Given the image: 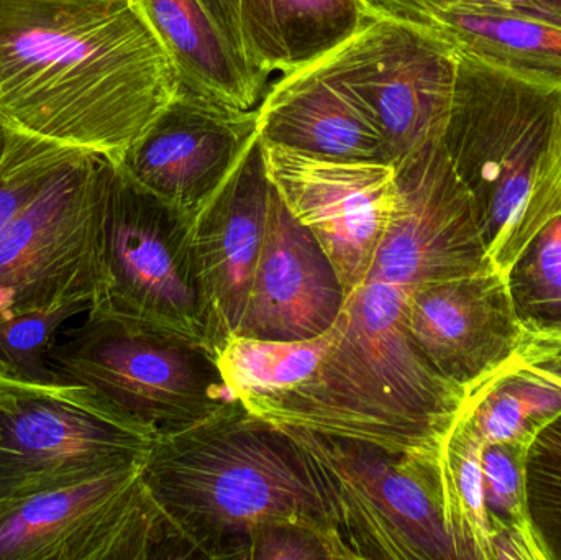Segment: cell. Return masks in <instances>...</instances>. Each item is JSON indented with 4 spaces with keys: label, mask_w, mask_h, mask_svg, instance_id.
Masks as SVG:
<instances>
[{
    "label": "cell",
    "mask_w": 561,
    "mask_h": 560,
    "mask_svg": "<svg viewBox=\"0 0 561 560\" xmlns=\"http://www.w3.org/2000/svg\"><path fill=\"white\" fill-rule=\"evenodd\" d=\"M256 111L259 138L268 147L391 163L385 138L362 104L317 66L283 75Z\"/></svg>",
    "instance_id": "18"
},
{
    "label": "cell",
    "mask_w": 561,
    "mask_h": 560,
    "mask_svg": "<svg viewBox=\"0 0 561 560\" xmlns=\"http://www.w3.org/2000/svg\"><path fill=\"white\" fill-rule=\"evenodd\" d=\"M81 153L20 132L0 118V232Z\"/></svg>",
    "instance_id": "26"
},
{
    "label": "cell",
    "mask_w": 561,
    "mask_h": 560,
    "mask_svg": "<svg viewBox=\"0 0 561 560\" xmlns=\"http://www.w3.org/2000/svg\"><path fill=\"white\" fill-rule=\"evenodd\" d=\"M259 138V111H240L181 89L118 167L194 219Z\"/></svg>",
    "instance_id": "14"
},
{
    "label": "cell",
    "mask_w": 561,
    "mask_h": 560,
    "mask_svg": "<svg viewBox=\"0 0 561 560\" xmlns=\"http://www.w3.org/2000/svg\"><path fill=\"white\" fill-rule=\"evenodd\" d=\"M345 301L319 240L289 213L272 183L262 252L233 335L280 342L319 338L335 325Z\"/></svg>",
    "instance_id": "16"
},
{
    "label": "cell",
    "mask_w": 561,
    "mask_h": 560,
    "mask_svg": "<svg viewBox=\"0 0 561 560\" xmlns=\"http://www.w3.org/2000/svg\"><path fill=\"white\" fill-rule=\"evenodd\" d=\"M394 167L398 203L365 282L414 292L491 270L473 199L440 144Z\"/></svg>",
    "instance_id": "12"
},
{
    "label": "cell",
    "mask_w": 561,
    "mask_h": 560,
    "mask_svg": "<svg viewBox=\"0 0 561 560\" xmlns=\"http://www.w3.org/2000/svg\"><path fill=\"white\" fill-rule=\"evenodd\" d=\"M145 460L0 503V560L191 559L145 485Z\"/></svg>",
    "instance_id": "9"
},
{
    "label": "cell",
    "mask_w": 561,
    "mask_h": 560,
    "mask_svg": "<svg viewBox=\"0 0 561 560\" xmlns=\"http://www.w3.org/2000/svg\"><path fill=\"white\" fill-rule=\"evenodd\" d=\"M408 328L428 364L467 398L524 354L533 339L507 276L494 270L411 292Z\"/></svg>",
    "instance_id": "15"
},
{
    "label": "cell",
    "mask_w": 561,
    "mask_h": 560,
    "mask_svg": "<svg viewBox=\"0 0 561 560\" xmlns=\"http://www.w3.org/2000/svg\"><path fill=\"white\" fill-rule=\"evenodd\" d=\"M342 559L335 542L309 526L273 523L256 529L250 539L249 560Z\"/></svg>",
    "instance_id": "30"
},
{
    "label": "cell",
    "mask_w": 561,
    "mask_h": 560,
    "mask_svg": "<svg viewBox=\"0 0 561 560\" xmlns=\"http://www.w3.org/2000/svg\"><path fill=\"white\" fill-rule=\"evenodd\" d=\"M144 0H0V118L115 164L180 94Z\"/></svg>",
    "instance_id": "1"
},
{
    "label": "cell",
    "mask_w": 561,
    "mask_h": 560,
    "mask_svg": "<svg viewBox=\"0 0 561 560\" xmlns=\"http://www.w3.org/2000/svg\"><path fill=\"white\" fill-rule=\"evenodd\" d=\"M484 444H526L561 416V370L526 352L484 381L460 411Z\"/></svg>",
    "instance_id": "22"
},
{
    "label": "cell",
    "mask_w": 561,
    "mask_h": 560,
    "mask_svg": "<svg viewBox=\"0 0 561 560\" xmlns=\"http://www.w3.org/2000/svg\"><path fill=\"white\" fill-rule=\"evenodd\" d=\"M411 292L365 282L346 296L339 339L312 377L243 407L276 426L375 444L438 459L467 395L442 377L412 341Z\"/></svg>",
    "instance_id": "2"
},
{
    "label": "cell",
    "mask_w": 561,
    "mask_h": 560,
    "mask_svg": "<svg viewBox=\"0 0 561 560\" xmlns=\"http://www.w3.org/2000/svg\"><path fill=\"white\" fill-rule=\"evenodd\" d=\"M157 437L85 385L0 372V503L140 462Z\"/></svg>",
    "instance_id": "8"
},
{
    "label": "cell",
    "mask_w": 561,
    "mask_h": 560,
    "mask_svg": "<svg viewBox=\"0 0 561 560\" xmlns=\"http://www.w3.org/2000/svg\"><path fill=\"white\" fill-rule=\"evenodd\" d=\"M114 161L79 155L0 232V316L81 302L102 288V204Z\"/></svg>",
    "instance_id": "10"
},
{
    "label": "cell",
    "mask_w": 561,
    "mask_h": 560,
    "mask_svg": "<svg viewBox=\"0 0 561 560\" xmlns=\"http://www.w3.org/2000/svg\"><path fill=\"white\" fill-rule=\"evenodd\" d=\"M481 450L480 437L458 414L438 454L445 522L458 560H493Z\"/></svg>",
    "instance_id": "23"
},
{
    "label": "cell",
    "mask_w": 561,
    "mask_h": 560,
    "mask_svg": "<svg viewBox=\"0 0 561 560\" xmlns=\"http://www.w3.org/2000/svg\"><path fill=\"white\" fill-rule=\"evenodd\" d=\"M440 147L473 199L491 270L501 273L520 220L559 157L561 85L458 53Z\"/></svg>",
    "instance_id": "4"
},
{
    "label": "cell",
    "mask_w": 561,
    "mask_h": 560,
    "mask_svg": "<svg viewBox=\"0 0 561 560\" xmlns=\"http://www.w3.org/2000/svg\"><path fill=\"white\" fill-rule=\"evenodd\" d=\"M529 449L526 444H484L481 470L490 525L513 526L537 539L527 503L526 460Z\"/></svg>",
    "instance_id": "29"
},
{
    "label": "cell",
    "mask_w": 561,
    "mask_h": 560,
    "mask_svg": "<svg viewBox=\"0 0 561 560\" xmlns=\"http://www.w3.org/2000/svg\"><path fill=\"white\" fill-rule=\"evenodd\" d=\"M144 479L191 559L249 560L256 529L296 523L329 536L345 560L302 447L240 400L186 430L160 434Z\"/></svg>",
    "instance_id": "3"
},
{
    "label": "cell",
    "mask_w": 561,
    "mask_h": 560,
    "mask_svg": "<svg viewBox=\"0 0 561 560\" xmlns=\"http://www.w3.org/2000/svg\"><path fill=\"white\" fill-rule=\"evenodd\" d=\"M493 2L561 25V0H493Z\"/></svg>",
    "instance_id": "33"
},
{
    "label": "cell",
    "mask_w": 561,
    "mask_h": 560,
    "mask_svg": "<svg viewBox=\"0 0 561 560\" xmlns=\"http://www.w3.org/2000/svg\"><path fill=\"white\" fill-rule=\"evenodd\" d=\"M507 283L530 338H561V214L527 242Z\"/></svg>",
    "instance_id": "25"
},
{
    "label": "cell",
    "mask_w": 561,
    "mask_h": 560,
    "mask_svg": "<svg viewBox=\"0 0 561 560\" xmlns=\"http://www.w3.org/2000/svg\"><path fill=\"white\" fill-rule=\"evenodd\" d=\"M375 19L398 20L422 28H434L435 15L451 3L503 7L493 0H358ZM507 9V7H504Z\"/></svg>",
    "instance_id": "31"
},
{
    "label": "cell",
    "mask_w": 561,
    "mask_h": 560,
    "mask_svg": "<svg viewBox=\"0 0 561 560\" xmlns=\"http://www.w3.org/2000/svg\"><path fill=\"white\" fill-rule=\"evenodd\" d=\"M144 3L176 65L181 89L240 111L262 102L266 78L237 53L199 0Z\"/></svg>",
    "instance_id": "20"
},
{
    "label": "cell",
    "mask_w": 561,
    "mask_h": 560,
    "mask_svg": "<svg viewBox=\"0 0 561 560\" xmlns=\"http://www.w3.org/2000/svg\"><path fill=\"white\" fill-rule=\"evenodd\" d=\"M89 309L69 302L0 316V372L28 380H58L49 368V348L61 329Z\"/></svg>",
    "instance_id": "27"
},
{
    "label": "cell",
    "mask_w": 561,
    "mask_h": 560,
    "mask_svg": "<svg viewBox=\"0 0 561 560\" xmlns=\"http://www.w3.org/2000/svg\"><path fill=\"white\" fill-rule=\"evenodd\" d=\"M199 2L206 7L207 12L222 30L224 35L229 38L237 53L247 61L242 25H240V0H199Z\"/></svg>",
    "instance_id": "32"
},
{
    "label": "cell",
    "mask_w": 561,
    "mask_h": 560,
    "mask_svg": "<svg viewBox=\"0 0 561 560\" xmlns=\"http://www.w3.org/2000/svg\"><path fill=\"white\" fill-rule=\"evenodd\" d=\"M191 229V217L112 163L102 204V288L92 311L214 352Z\"/></svg>",
    "instance_id": "6"
},
{
    "label": "cell",
    "mask_w": 561,
    "mask_h": 560,
    "mask_svg": "<svg viewBox=\"0 0 561 560\" xmlns=\"http://www.w3.org/2000/svg\"><path fill=\"white\" fill-rule=\"evenodd\" d=\"M280 427L306 454L346 560H458L438 459Z\"/></svg>",
    "instance_id": "5"
},
{
    "label": "cell",
    "mask_w": 561,
    "mask_h": 560,
    "mask_svg": "<svg viewBox=\"0 0 561 560\" xmlns=\"http://www.w3.org/2000/svg\"><path fill=\"white\" fill-rule=\"evenodd\" d=\"M272 180L265 145L253 141L229 180L196 214L194 263L210 312L214 354L236 334L268 224Z\"/></svg>",
    "instance_id": "17"
},
{
    "label": "cell",
    "mask_w": 561,
    "mask_h": 560,
    "mask_svg": "<svg viewBox=\"0 0 561 560\" xmlns=\"http://www.w3.org/2000/svg\"><path fill=\"white\" fill-rule=\"evenodd\" d=\"M48 364L58 380L85 385L158 436L194 426L237 400L209 348L92 309L61 329Z\"/></svg>",
    "instance_id": "7"
},
{
    "label": "cell",
    "mask_w": 561,
    "mask_h": 560,
    "mask_svg": "<svg viewBox=\"0 0 561 560\" xmlns=\"http://www.w3.org/2000/svg\"><path fill=\"white\" fill-rule=\"evenodd\" d=\"M335 325L306 341H262L233 335L216 354L227 387L237 400L268 397L312 377L339 339Z\"/></svg>",
    "instance_id": "24"
},
{
    "label": "cell",
    "mask_w": 561,
    "mask_h": 560,
    "mask_svg": "<svg viewBox=\"0 0 561 560\" xmlns=\"http://www.w3.org/2000/svg\"><path fill=\"white\" fill-rule=\"evenodd\" d=\"M313 66L362 104L385 138L392 164L440 144L458 53L434 30L373 19Z\"/></svg>",
    "instance_id": "11"
},
{
    "label": "cell",
    "mask_w": 561,
    "mask_h": 560,
    "mask_svg": "<svg viewBox=\"0 0 561 560\" xmlns=\"http://www.w3.org/2000/svg\"><path fill=\"white\" fill-rule=\"evenodd\" d=\"M373 19L358 0H240L247 61L263 78L313 65Z\"/></svg>",
    "instance_id": "19"
},
{
    "label": "cell",
    "mask_w": 561,
    "mask_h": 560,
    "mask_svg": "<svg viewBox=\"0 0 561 560\" xmlns=\"http://www.w3.org/2000/svg\"><path fill=\"white\" fill-rule=\"evenodd\" d=\"M432 30L458 53L561 85L560 23L504 7L451 3Z\"/></svg>",
    "instance_id": "21"
},
{
    "label": "cell",
    "mask_w": 561,
    "mask_h": 560,
    "mask_svg": "<svg viewBox=\"0 0 561 560\" xmlns=\"http://www.w3.org/2000/svg\"><path fill=\"white\" fill-rule=\"evenodd\" d=\"M529 351L537 361L561 370V338H533Z\"/></svg>",
    "instance_id": "34"
},
{
    "label": "cell",
    "mask_w": 561,
    "mask_h": 560,
    "mask_svg": "<svg viewBox=\"0 0 561 560\" xmlns=\"http://www.w3.org/2000/svg\"><path fill=\"white\" fill-rule=\"evenodd\" d=\"M265 153L280 199L319 240L348 296L368 276L394 214V164L317 157L268 145Z\"/></svg>",
    "instance_id": "13"
},
{
    "label": "cell",
    "mask_w": 561,
    "mask_h": 560,
    "mask_svg": "<svg viewBox=\"0 0 561 560\" xmlns=\"http://www.w3.org/2000/svg\"><path fill=\"white\" fill-rule=\"evenodd\" d=\"M527 503L547 560H561V416L530 446L526 460Z\"/></svg>",
    "instance_id": "28"
},
{
    "label": "cell",
    "mask_w": 561,
    "mask_h": 560,
    "mask_svg": "<svg viewBox=\"0 0 561 560\" xmlns=\"http://www.w3.org/2000/svg\"><path fill=\"white\" fill-rule=\"evenodd\" d=\"M550 214H552V219L561 214V174L559 183H557L556 194H553L552 209H550Z\"/></svg>",
    "instance_id": "35"
}]
</instances>
